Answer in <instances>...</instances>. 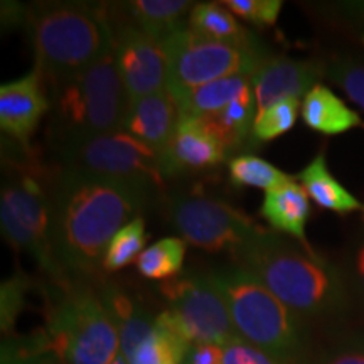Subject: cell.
Listing matches in <instances>:
<instances>
[{
    "instance_id": "d6a6232c",
    "label": "cell",
    "mask_w": 364,
    "mask_h": 364,
    "mask_svg": "<svg viewBox=\"0 0 364 364\" xmlns=\"http://www.w3.org/2000/svg\"><path fill=\"white\" fill-rule=\"evenodd\" d=\"M186 364H225L223 346L211 343H194L191 346Z\"/></svg>"
},
{
    "instance_id": "603a6c76",
    "label": "cell",
    "mask_w": 364,
    "mask_h": 364,
    "mask_svg": "<svg viewBox=\"0 0 364 364\" xmlns=\"http://www.w3.org/2000/svg\"><path fill=\"white\" fill-rule=\"evenodd\" d=\"M193 7L194 4L186 0H136L125 4L132 26L159 41L188 27L182 19L186 14H191Z\"/></svg>"
},
{
    "instance_id": "836d02e7",
    "label": "cell",
    "mask_w": 364,
    "mask_h": 364,
    "mask_svg": "<svg viewBox=\"0 0 364 364\" xmlns=\"http://www.w3.org/2000/svg\"><path fill=\"white\" fill-rule=\"evenodd\" d=\"M354 265H356L358 280H359V284H361L363 290H364V245H363V247H359V250H358L356 262H354Z\"/></svg>"
},
{
    "instance_id": "3957f363",
    "label": "cell",
    "mask_w": 364,
    "mask_h": 364,
    "mask_svg": "<svg viewBox=\"0 0 364 364\" xmlns=\"http://www.w3.org/2000/svg\"><path fill=\"white\" fill-rule=\"evenodd\" d=\"M36 71L53 86L93 65L115 43L102 9L83 4H44L26 19Z\"/></svg>"
},
{
    "instance_id": "5b68a950",
    "label": "cell",
    "mask_w": 364,
    "mask_h": 364,
    "mask_svg": "<svg viewBox=\"0 0 364 364\" xmlns=\"http://www.w3.org/2000/svg\"><path fill=\"white\" fill-rule=\"evenodd\" d=\"M209 277L225 299L240 338L290 361L300 346L294 312L245 268H226Z\"/></svg>"
},
{
    "instance_id": "4316f807",
    "label": "cell",
    "mask_w": 364,
    "mask_h": 364,
    "mask_svg": "<svg viewBox=\"0 0 364 364\" xmlns=\"http://www.w3.org/2000/svg\"><path fill=\"white\" fill-rule=\"evenodd\" d=\"M147 241L145 233V221L142 218H135L129 225H125L112 240L103 260V270L117 272L130 265L139 255L144 252V245Z\"/></svg>"
},
{
    "instance_id": "1f68e13d",
    "label": "cell",
    "mask_w": 364,
    "mask_h": 364,
    "mask_svg": "<svg viewBox=\"0 0 364 364\" xmlns=\"http://www.w3.org/2000/svg\"><path fill=\"white\" fill-rule=\"evenodd\" d=\"M4 364H65L56 354L49 349L36 346L34 349H27V351H16L9 353L4 356Z\"/></svg>"
},
{
    "instance_id": "ffe728a7",
    "label": "cell",
    "mask_w": 364,
    "mask_h": 364,
    "mask_svg": "<svg viewBox=\"0 0 364 364\" xmlns=\"http://www.w3.org/2000/svg\"><path fill=\"white\" fill-rule=\"evenodd\" d=\"M103 306L115 322L120 336V354L127 361L134 356L139 346L156 331V318H149L142 309L135 306L125 292L108 287L103 292Z\"/></svg>"
},
{
    "instance_id": "8992f818",
    "label": "cell",
    "mask_w": 364,
    "mask_h": 364,
    "mask_svg": "<svg viewBox=\"0 0 364 364\" xmlns=\"http://www.w3.org/2000/svg\"><path fill=\"white\" fill-rule=\"evenodd\" d=\"M48 348L65 364H112L120 336L102 300L78 290L53 314Z\"/></svg>"
},
{
    "instance_id": "9a60e30c",
    "label": "cell",
    "mask_w": 364,
    "mask_h": 364,
    "mask_svg": "<svg viewBox=\"0 0 364 364\" xmlns=\"http://www.w3.org/2000/svg\"><path fill=\"white\" fill-rule=\"evenodd\" d=\"M228 150L198 118H181L169 145L161 154L164 176L211 169L225 162Z\"/></svg>"
},
{
    "instance_id": "277c9868",
    "label": "cell",
    "mask_w": 364,
    "mask_h": 364,
    "mask_svg": "<svg viewBox=\"0 0 364 364\" xmlns=\"http://www.w3.org/2000/svg\"><path fill=\"white\" fill-rule=\"evenodd\" d=\"M235 260L292 312L327 311L343 295L338 272L329 263L273 233L241 252Z\"/></svg>"
},
{
    "instance_id": "4fadbf2b",
    "label": "cell",
    "mask_w": 364,
    "mask_h": 364,
    "mask_svg": "<svg viewBox=\"0 0 364 364\" xmlns=\"http://www.w3.org/2000/svg\"><path fill=\"white\" fill-rule=\"evenodd\" d=\"M326 75V65L316 59L265 58L252 76L257 115L287 98L302 97Z\"/></svg>"
},
{
    "instance_id": "d6986e66",
    "label": "cell",
    "mask_w": 364,
    "mask_h": 364,
    "mask_svg": "<svg viewBox=\"0 0 364 364\" xmlns=\"http://www.w3.org/2000/svg\"><path fill=\"white\" fill-rule=\"evenodd\" d=\"M252 86L253 83L250 75H231L177 95L174 98L177 110H179V120L181 118H203L215 115L230 103H233L236 98H240Z\"/></svg>"
},
{
    "instance_id": "7c38bea8",
    "label": "cell",
    "mask_w": 364,
    "mask_h": 364,
    "mask_svg": "<svg viewBox=\"0 0 364 364\" xmlns=\"http://www.w3.org/2000/svg\"><path fill=\"white\" fill-rule=\"evenodd\" d=\"M115 58L129 102L167 90V54L162 41L135 26L115 33Z\"/></svg>"
},
{
    "instance_id": "30bf717a",
    "label": "cell",
    "mask_w": 364,
    "mask_h": 364,
    "mask_svg": "<svg viewBox=\"0 0 364 364\" xmlns=\"http://www.w3.org/2000/svg\"><path fill=\"white\" fill-rule=\"evenodd\" d=\"M59 156L68 169L129 182L154 196H161L166 189L161 154L125 130L95 136L61 150Z\"/></svg>"
},
{
    "instance_id": "ac0fdd59",
    "label": "cell",
    "mask_w": 364,
    "mask_h": 364,
    "mask_svg": "<svg viewBox=\"0 0 364 364\" xmlns=\"http://www.w3.org/2000/svg\"><path fill=\"white\" fill-rule=\"evenodd\" d=\"M300 115L309 129L322 135H339L364 125L358 112L351 110L334 91L318 83L304 97Z\"/></svg>"
},
{
    "instance_id": "7402d4cb",
    "label": "cell",
    "mask_w": 364,
    "mask_h": 364,
    "mask_svg": "<svg viewBox=\"0 0 364 364\" xmlns=\"http://www.w3.org/2000/svg\"><path fill=\"white\" fill-rule=\"evenodd\" d=\"M255 118H257V100L252 86L221 112L198 120L225 145L226 150H236L247 142L248 135H253Z\"/></svg>"
},
{
    "instance_id": "2e32d148",
    "label": "cell",
    "mask_w": 364,
    "mask_h": 364,
    "mask_svg": "<svg viewBox=\"0 0 364 364\" xmlns=\"http://www.w3.org/2000/svg\"><path fill=\"white\" fill-rule=\"evenodd\" d=\"M177 124H179V110L174 95L167 88L132 102L122 130L162 154L169 145Z\"/></svg>"
},
{
    "instance_id": "7a4b0ae2",
    "label": "cell",
    "mask_w": 364,
    "mask_h": 364,
    "mask_svg": "<svg viewBox=\"0 0 364 364\" xmlns=\"http://www.w3.org/2000/svg\"><path fill=\"white\" fill-rule=\"evenodd\" d=\"M51 136L61 150L122 130L129 97L118 73L115 43L93 65L51 86Z\"/></svg>"
},
{
    "instance_id": "e0dca14e",
    "label": "cell",
    "mask_w": 364,
    "mask_h": 364,
    "mask_svg": "<svg viewBox=\"0 0 364 364\" xmlns=\"http://www.w3.org/2000/svg\"><path fill=\"white\" fill-rule=\"evenodd\" d=\"M260 215L265 218L273 230L294 236L306 247V250L312 252L306 238V225L311 216V204H309V196L302 184L290 181L279 188L267 191Z\"/></svg>"
},
{
    "instance_id": "4dcf8cb0",
    "label": "cell",
    "mask_w": 364,
    "mask_h": 364,
    "mask_svg": "<svg viewBox=\"0 0 364 364\" xmlns=\"http://www.w3.org/2000/svg\"><path fill=\"white\" fill-rule=\"evenodd\" d=\"M223 353H225V364H289V359L263 351L241 338L223 346Z\"/></svg>"
},
{
    "instance_id": "8fae6325",
    "label": "cell",
    "mask_w": 364,
    "mask_h": 364,
    "mask_svg": "<svg viewBox=\"0 0 364 364\" xmlns=\"http://www.w3.org/2000/svg\"><path fill=\"white\" fill-rule=\"evenodd\" d=\"M161 292L193 344L225 346L240 338L225 299L209 275L174 277L162 282Z\"/></svg>"
},
{
    "instance_id": "f546056e",
    "label": "cell",
    "mask_w": 364,
    "mask_h": 364,
    "mask_svg": "<svg viewBox=\"0 0 364 364\" xmlns=\"http://www.w3.org/2000/svg\"><path fill=\"white\" fill-rule=\"evenodd\" d=\"M223 6L241 19L255 26L267 27L273 26L279 19L284 2L282 0H225Z\"/></svg>"
},
{
    "instance_id": "d4e9b609",
    "label": "cell",
    "mask_w": 364,
    "mask_h": 364,
    "mask_svg": "<svg viewBox=\"0 0 364 364\" xmlns=\"http://www.w3.org/2000/svg\"><path fill=\"white\" fill-rule=\"evenodd\" d=\"M186 257V241L181 238H164L145 248L135 260L140 275L150 280H169L182 270Z\"/></svg>"
},
{
    "instance_id": "44dd1931",
    "label": "cell",
    "mask_w": 364,
    "mask_h": 364,
    "mask_svg": "<svg viewBox=\"0 0 364 364\" xmlns=\"http://www.w3.org/2000/svg\"><path fill=\"white\" fill-rule=\"evenodd\" d=\"M299 181L318 208L338 215H349L363 209V204L331 174L324 154H318L311 164L304 167L299 174Z\"/></svg>"
},
{
    "instance_id": "5bb4252c",
    "label": "cell",
    "mask_w": 364,
    "mask_h": 364,
    "mask_svg": "<svg viewBox=\"0 0 364 364\" xmlns=\"http://www.w3.org/2000/svg\"><path fill=\"white\" fill-rule=\"evenodd\" d=\"M44 85L43 76L34 70L24 78L0 86V129L26 149L51 108Z\"/></svg>"
},
{
    "instance_id": "d590c367",
    "label": "cell",
    "mask_w": 364,
    "mask_h": 364,
    "mask_svg": "<svg viewBox=\"0 0 364 364\" xmlns=\"http://www.w3.org/2000/svg\"><path fill=\"white\" fill-rule=\"evenodd\" d=\"M112 364H130V363L127 361V359H125L124 356H122L120 353H118V354H117V358L113 359V361H112Z\"/></svg>"
},
{
    "instance_id": "cb8c5ba5",
    "label": "cell",
    "mask_w": 364,
    "mask_h": 364,
    "mask_svg": "<svg viewBox=\"0 0 364 364\" xmlns=\"http://www.w3.org/2000/svg\"><path fill=\"white\" fill-rule=\"evenodd\" d=\"M188 29L199 38L216 43L257 48L247 29L223 4H196L188 17Z\"/></svg>"
},
{
    "instance_id": "83f0119b",
    "label": "cell",
    "mask_w": 364,
    "mask_h": 364,
    "mask_svg": "<svg viewBox=\"0 0 364 364\" xmlns=\"http://www.w3.org/2000/svg\"><path fill=\"white\" fill-rule=\"evenodd\" d=\"M300 108V100L287 98L258 113L253 124V139L258 142H272L277 136L292 130Z\"/></svg>"
},
{
    "instance_id": "ba28073f",
    "label": "cell",
    "mask_w": 364,
    "mask_h": 364,
    "mask_svg": "<svg viewBox=\"0 0 364 364\" xmlns=\"http://www.w3.org/2000/svg\"><path fill=\"white\" fill-rule=\"evenodd\" d=\"M169 218L184 241L206 252H230L235 258L270 235L243 211L203 194L172 198Z\"/></svg>"
},
{
    "instance_id": "484cf974",
    "label": "cell",
    "mask_w": 364,
    "mask_h": 364,
    "mask_svg": "<svg viewBox=\"0 0 364 364\" xmlns=\"http://www.w3.org/2000/svg\"><path fill=\"white\" fill-rule=\"evenodd\" d=\"M228 172H230V179L236 188H260L270 191L294 181L289 174L257 156H240L231 159Z\"/></svg>"
},
{
    "instance_id": "e575fe53",
    "label": "cell",
    "mask_w": 364,
    "mask_h": 364,
    "mask_svg": "<svg viewBox=\"0 0 364 364\" xmlns=\"http://www.w3.org/2000/svg\"><path fill=\"white\" fill-rule=\"evenodd\" d=\"M332 364H364V356L363 354H346V356L336 359Z\"/></svg>"
},
{
    "instance_id": "f1b7e54d",
    "label": "cell",
    "mask_w": 364,
    "mask_h": 364,
    "mask_svg": "<svg viewBox=\"0 0 364 364\" xmlns=\"http://www.w3.org/2000/svg\"><path fill=\"white\" fill-rule=\"evenodd\" d=\"M326 75L364 110V63L349 58L334 59L326 65Z\"/></svg>"
},
{
    "instance_id": "6da1fadb",
    "label": "cell",
    "mask_w": 364,
    "mask_h": 364,
    "mask_svg": "<svg viewBox=\"0 0 364 364\" xmlns=\"http://www.w3.org/2000/svg\"><path fill=\"white\" fill-rule=\"evenodd\" d=\"M51 198L54 258L61 280H66L98 273L112 240L154 194L129 182L65 167L51 182Z\"/></svg>"
},
{
    "instance_id": "52a82bcc",
    "label": "cell",
    "mask_w": 364,
    "mask_h": 364,
    "mask_svg": "<svg viewBox=\"0 0 364 364\" xmlns=\"http://www.w3.org/2000/svg\"><path fill=\"white\" fill-rule=\"evenodd\" d=\"M167 54V88L186 93L231 75H250L267 56L258 48L216 43L199 38L188 27L162 41Z\"/></svg>"
},
{
    "instance_id": "9c48e42d",
    "label": "cell",
    "mask_w": 364,
    "mask_h": 364,
    "mask_svg": "<svg viewBox=\"0 0 364 364\" xmlns=\"http://www.w3.org/2000/svg\"><path fill=\"white\" fill-rule=\"evenodd\" d=\"M0 223L14 248L27 252L46 272L61 279L54 258L51 188L41 182L38 172L22 171L4 186Z\"/></svg>"
}]
</instances>
